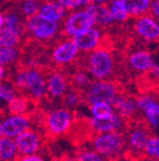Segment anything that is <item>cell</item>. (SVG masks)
<instances>
[{"label": "cell", "mask_w": 159, "mask_h": 161, "mask_svg": "<svg viewBox=\"0 0 159 161\" xmlns=\"http://www.w3.org/2000/svg\"><path fill=\"white\" fill-rule=\"evenodd\" d=\"M46 83H47V94L51 97H62L69 86V80L65 74L56 72V70H47Z\"/></svg>", "instance_id": "obj_10"}, {"label": "cell", "mask_w": 159, "mask_h": 161, "mask_svg": "<svg viewBox=\"0 0 159 161\" xmlns=\"http://www.w3.org/2000/svg\"><path fill=\"white\" fill-rule=\"evenodd\" d=\"M29 116L28 114H19L11 115L3 123V136H16L23 131L29 128Z\"/></svg>", "instance_id": "obj_13"}, {"label": "cell", "mask_w": 159, "mask_h": 161, "mask_svg": "<svg viewBox=\"0 0 159 161\" xmlns=\"http://www.w3.org/2000/svg\"><path fill=\"white\" fill-rule=\"evenodd\" d=\"M145 150L149 156L159 159V136L149 138L146 147H145Z\"/></svg>", "instance_id": "obj_30"}, {"label": "cell", "mask_w": 159, "mask_h": 161, "mask_svg": "<svg viewBox=\"0 0 159 161\" xmlns=\"http://www.w3.org/2000/svg\"><path fill=\"white\" fill-rule=\"evenodd\" d=\"M148 73L151 74L152 77L159 78V64H157V63L152 64V66L150 67V69L148 70Z\"/></svg>", "instance_id": "obj_36"}, {"label": "cell", "mask_w": 159, "mask_h": 161, "mask_svg": "<svg viewBox=\"0 0 159 161\" xmlns=\"http://www.w3.org/2000/svg\"><path fill=\"white\" fill-rule=\"evenodd\" d=\"M119 94L117 84L111 80H97L91 82L85 93V100L89 105L97 102H105V103L112 104L115 98Z\"/></svg>", "instance_id": "obj_3"}, {"label": "cell", "mask_w": 159, "mask_h": 161, "mask_svg": "<svg viewBox=\"0 0 159 161\" xmlns=\"http://www.w3.org/2000/svg\"><path fill=\"white\" fill-rule=\"evenodd\" d=\"M64 102L67 104L68 106L72 108V106H76L78 103H80L81 101V90H78L76 87H70L69 91H66V93L64 94Z\"/></svg>", "instance_id": "obj_29"}, {"label": "cell", "mask_w": 159, "mask_h": 161, "mask_svg": "<svg viewBox=\"0 0 159 161\" xmlns=\"http://www.w3.org/2000/svg\"><path fill=\"white\" fill-rule=\"evenodd\" d=\"M87 53L85 57L86 63L84 67L91 74L92 77L97 80H105L109 77L112 74L115 64L112 54L108 46L101 42L97 48Z\"/></svg>", "instance_id": "obj_1"}, {"label": "cell", "mask_w": 159, "mask_h": 161, "mask_svg": "<svg viewBox=\"0 0 159 161\" xmlns=\"http://www.w3.org/2000/svg\"><path fill=\"white\" fill-rule=\"evenodd\" d=\"M16 143L9 136H3L0 140V161H11L16 157Z\"/></svg>", "instance_id": "obj_23"}, {"label": "cell", "mask_w": 159, "mask_h": 161, "mask_svg": "<svg viewBox=\"0 0 159 161\" xmlns=\"http://www.w3.org/2000/svg\"><path fill=\"white\" fill-rule=\"evenodd\" d=\"M40 16L46 19L60 21L67 15V9L58 3L56 0H44L38 11Z\"/></svg>", "instance_id": "obj_16"}, {"label": "cell", "mask_w": 159, "mask_h": 161, "mask_svg": "<svg viewBox=\"0 0 159 161\" xmlns=\"http://www.w3.org/2000/svg\"><path fill=\"white\" fill-rule=\"evenodd\" d=\"M121 1L131 17H137L142 14H146L149 10L150 0H121Z\"/></svg>", "instance_id": "obj_19"}, {"label": "cell", "mask_w": 159, "mask_h": 161, "mask_svg": "<svg viewBox=\"0 0 159 161\" xmlns=\"http://www.w3.org/2000/svg\"><path fill=\"white\" fill-rule=\"evenodd\" d=\"M89 126H91L92 130L99 132L116 131L121 126V118L116 113H111L105 118H91L89 120Z\"/></svg>", "instance_id": "obj_15"}, {"label": "cell", "mask_w": 159, "mask_h": 161, "mask_svg": "<svg viewBox=\"0 0 159 161\" xmlns=\"http://www.w3.org/2000/svg\"><path fill=\"white\" fill-rule=\"evenodd\" d=\"M13 161H45L41 157L37 154H20L19 157H15Z\"/></svg>", "instance_id": "obj_33"}, {"label": "cell", "mask_w": 159, "mask_h": 161, "mask_svg": "<svg viewBox=\"0 0 159 161\" xmlns=\"http://www.w3.org/2000/svg\"><path fill=\"white\" fill-rule=\"evenodd\" d=\"M64 161H78V159H71V158H66Z\"/></svg>", "instance_id": "obj_40"}, {"label": "cell", "mask_w": 159, "mask_h": 161, "mask_svg": "<svg viewBox=\"0 0 159 161\" xmlns=\"http://www.w3.org/2000/svg\"><path fill=\"white\" fill-rule=\"evenodd\" d=\"M3 16L0 14V28L3 27Z\"/></svg>", "instance_id": "obj_39"}, {"label": "cell", "mask_w": 159, "mask_h": 161, "mask_svg": "<svg viewBox=\"0 0 159 161\" xmlns=\"http://www.w3.org/2000/svg\"><path fill=\"white\" fill-rule=\"evenodd\" d=\"M29 98L28 96H15L8 102V112L11 115H19V114H27L29 110Z\"/></svg>", "instance_id": "obj_22"}, {"label": "cell", "mask_w": 159, "mask_h": 161, "mask_svg": "<svg viewBox=\"0 0 159 161\" xmlns=\"http://www.w3.org/2000/svg\"><path fill=\"white\" fill-rule=\"evenodd\" d=\"M92 118H105L114 113V108L111 104L105 103V102H97L90 105Z\"/></svg>", "instance_id": "obj_28"}, {"label": "cell", "mask_w": 159, "mask_h": 161, "mask_svg": "<svg viewBox=\"0 0 159 161\" xmlns=\"http://www.w3.org/2000/svg\"><path fill=\"white\" fill-rule=\"evenodd\" d=\"M122 136L121 134L109 131V132H101L94 139L92 146L96 152L102 156H112L119 152L122 148Z\"/></svg>", "instance_id": "obj_5"}, {"label": "cell", "mask_w": 159, "mask_h": 161, "mask_svg": "<svg viewBox=\"0 0 159 161\" xmlns=\"http://www.w3.org/2000/svg\"><path fill=\"white\" fill-rule=\"evenodd\" d=\"M5 1H8V3H9V1H10V3H11V1H13V3H19V0H5Z\"/></svg>", "instance_id": "obj_42"}, {"label": "cell", "mask_w": 159, "mask_h": 161, "mask_svg": "<svg viewBox=\"0 0 159 161\" xmlns=\"http://www.w3.org/2000/svg\"><path fill=\"white\" fill-rule=\"evenodd\" d=\"M16 148L20 154H33L39 149V136L30 129H26L16 136Z\"/></svg>", "instance_id": "obj_11"}, {"label": "cell", "mask_w": 159, "mask_h": 161, "mask_svg": "<svg viewBox=\"0 0 159 161\" xmlns=\"http://www.w3.org/2000/svg\"><path fill=\"white\" fill-rule=\"evenodd\" d=\"M79 50L80 49L72 40V38H65L55 46L51 52L50 58L52 63L56 65H68L77 59Z\"/></svg>", "instance_id": "obj_6"}, {"label": "cell", "mask_w": 159, "mask_h": 161, "mask_svg": "<svg viewBox=\"0 0 159 161\" xmlns=\"http://www.w3.org/2000/svg\"><path fill=\"white\" fill-rule=\"evenodd\" d=\"M136 105L142 111L149 123L155 128H159V103L148 95H142L136 100Z\"/></svg>", "instance_id": "obj_12"}, {"label": "cell", "mask_w": 159, "mask_h": 161, "mask_svg": "<svg viewBox=\"0 0 159 161\" xmlns=\"http://www.w3.org/2000/svg\"><path fill=\"white\" fill-rule=\"evenodd\" d=\"M25 28L26 33H29L33 39L46 43L58 34L59 21L46 19L37 13L26 17Z\"/></svg>", "instance_id": "obj_2"}, {"label": "cell", "mask_w": 159, "mask_h": 161, "mask_svg": "<svg viewBox=\"0 0 159 161\" xmlns=\"http://www.w3.org/2000/svg\"><path fill=\"white\" fill-rule=\"evenodd\" d=\"M3 136V124L0 123V136Z\"/></svg>", "instance_id": "obj_41"}, {"label": "cell", "mask_w": 159, "mask_h": 161, "mask_svg": "<svg viewBox=\"0 0 159 161\" xmlns=\"http://www.w3.org/2000/svg\"><path fill=\"white\" fill-rule=\"evenodd\" d=\"M71 125V114L67 108H58L45 118V126L51 136H59L67 132Z\"/></svg>", "instance_id": "obj_8"}, {"label": "cell", "mask_w": 159, "mask_h": 161, "mask_svg": "<svg viewBox=\"0 0 159 161\" xmlns=\"http://www.w3.org/2000/svg\"><path fill=\"white\" fill-rule=\"evenodd\" d=\"M132 29L140 38L147 42L159 39V23L149 13L137 16L132 24Z\"/></svg>", "instance_id": "obj_7"}, {"label": "cell", "mask_w": 159, "mask_h": 161, "mask_svg": "<svg viewBox=\"0 0 159 161\" xmlns=\"http://www.w3.org/2000/svg\"><path fill=\"white\" fill-rule=\"evenodd\" d=\"M77 159L78 161H104L102 157L98 152H94V151H84Z\"/></svg>", "instance_id": "obj_32"}, {"label": "cell", "mask_w": 159, "mask_h": 161, "mask_svg": "<svg viewBox=\"0 0 159 161\" xmlns=\"http://www.w3.org/2000/svg\"><path fill=\"white\" fill-rule=\"evenodd\" d=\"M158 23H159V17H158Z\"/></svg>", "instance_id": "obj_43"}, {"label": "cell", "mask_w": 159, "mask_h": 161, "mask_svg": "<svg viewBox=\"0 0 159 161\" xmlns=\"http://www.w3.org/2000/svg\"><path fill=\"white\" fill-rule=\"evenodd\" d=\"M102 39L104 37H102L100 29L95 26L72 37V40L82 52H90V50L97 48L101 44Z\"/></svg>", "instance_id": "obj_9"}, {"label": "cell", "mask_w": 159, "mask_h": 161, "mask_svg": "<svg viewBox=\"0 0 159 161\" xmlns=\"http://www.w3.org/2000/svg\"><path fill=\"white\" fill-rule=\"evenodd\" d=\"M23 36L9 28H0V45L6 47H17L21 44Z\"/></svg>", "instance_id": "obj_20"}, {"label": "cell", "mask_w": 159, "mask_h": 161, "mask_svg": "<svg viewBox=\"0 0 159 161\" xmlns=\"http://www.w3.org/2000/svg\"><path fill=\"white\" fill-rule=\"evenodd\" d=\"M111 105L112 108L117 110L118 114L122 118L130 116L135 112V108H137L136 102L132 98L128 97L126 95H122V94H118Z\"/></svg>", "instance_id": "obj_18"}, {"label": "cell", "mask_w": 159, "mask_h": 161, "mask_svg": "<svg viewBox=\"0 0 159 161\" xmlns=\"http://www.w3.org/2000/svg\"><path fill=\"white\" fill-rule=\"evenodd\" d=\"M106 3H107V0H91V3L94 5H102Z\"/></svg>", "instance_id": "obj_38"}, {"label": "cell", "mask_w": 159, "mask_h": 161, "mask_svg": "<svg viewBox=\"0 0 159 161\" xmlns=\"http://www.w3.org/2000/svg\"><path fill=\"white\" fill-rule=\"evenodd\" d=\"M5 74H6L5 73V67H3V66L0 64V82H1V80L5 78Z\"/></svg>", "instance_id": "obj_37"}, {"label": "cell", "mask_w": 159, "mask_h": 161, "mask_svg": "<svg viewBox=\"0 0 159 161\" xmlns=\"http://www.w3.org/2000/svg\"><path fill=\"white\" fill-rule=\"evenodd\" d=\"M149 140V136L146 131L142 129H136L129 134V144L132 149L135 150H142L146 147L147 142Z\"/></svg>", "instance_id": "obj_24"}, {"label": "cell", "mask_w": 159, "mask_h": 161, "mask_svg": "<svg viewBox=\"0 0 159 161\" xmlns=\"http://www.w3.org/2000/svg\"><path fill=\"white\" fill-rule=\"evenodd\" d=\"M155 63L151 53L147 49H137L128 56V64L130 68L139 73L148 72Z\"/></svg>", "instance_id": "obj_14"}, {"label": "cell", "mask_w": 159, "mask_h": 161, "mask_svg": "<svg viewBox=\"0 0 159 161\" xmlns=\"http://www.w3.org/2000/svg\"><path fill=\"white\" fill-rule=\"evenodd\" d=\"M87 8L92 13L95 17V26L101 28H108L114 24V20L110 15L108 5L102 3V5H94L90 3Z\"/></svg>", "instance_id": "obj_17"}, {"label": "cell", "mask_w": 159, "mask_h": 161, "mask_svg": "<svg viewBox=\"0 0 159 161\" xmlns=\"http://www.w3.org/2000/svg\"><path fill=\"white\" fill-rule=\"evenodd\" d=\"M91 3V0H72L71 10H76L78 8H86Z\"/></svg>", "instance_id": "obj_35"}, {"label": "cell", "mask_w": 159, "mask_h": 161, "mask_svg": "<svg viewBox=\"0 0 159 161\" xmlns=\"http://www.w3.org/2000/svg\"><path fill=\"white\" fill-rule=\"evenodd\" d=\"M44 0H19L18 3V9L23 17L35 15L39 11V8L41 6Z\"/></svg>", "instance_id": "obj_25"}, {"label": "cell", "mask_w": 159, "mask_h": 161, "mask_svg": "<svg viewBox=\"0 0 159 161\" xmlns=\"http://www.w3.org/2000/svg\"><path fill=\"white\" fill-rule=\"evenodd\" d=\"M16 96V90L13 86H10L7 83H0V100H5L9 102L13 97Z\"/></svg>", "instance_id": "obj_31"}, {"label": "cell", "mask_w": 159, "mask_h": 161, "mask_svg": "<svg viewBox=\"0 0 159 161\" xmlns=\"http://www.w3.org/2000/svg\"><path fill=\"white\" fill-rule=\"evenodd\" d=\"M19 59V52L15 47H6L0 45V64L7 65Z\"/></svg>", "instance_id": "obj_27"}, {"label": "cell", "mask_w": 159, "mask_h": 161, "mask_svg": "<svg viewBox=\"0 0 159 161\" xmlns=\"http://www.w3.org/2000/svg\"><path fill=\"white\" fill-rule=\"evenodd\" d=\"M95 26V17L92 13L87 7L84 9L76 10L69 14L65 18L64 27L60 35H65L67 37H74L78 34L82 33L88 28Z\"/></svg>", "instance_id": "obj_4"}, {"label": "cell", "mask_w": 159, "mask_h": 161, "mask_svg": "<svg viewBox=\"0 0 159 161\" xmlns=\"http://www.w3.org/2000/svg\"><path fill=\"white\" fill-rule=\"evenodd\" d=\"M148 13H149L150 15L154 16L155 18L159 17V0H150Z\"/></svg>", "instance_id": "obj_34"}, {"label": "cell", "mask_w": 159, "mask_h": 161, "mask_svg": "<svg viewBox=\"0 0 159 161\" xmlns=\"http://www.w3.org/2000/svg\"><path fill=\"white\" fill-rule=\"evenodd\" d=\"M108 8H109L114 23H126L127 20L129 19L130 15L127 11L121 0H112Z\"/></svg>", "instance_id": "obj_21"}, {"label": "cell", "mask_w": 159, "mask_h": 161, "mask_svg": "<svg viewBox=\"0 0 159 161\" xmlns=\"http://www.w3.org/2000/svg\"><path fill=\"white\" fill-rule=\"evenodd\" d=\"M91 83V78L88 76V74L84 70L79 69L72 74L71 78L69 80V84H71L72 87H76L78 90H84L89 86Z\"/></svg>", "instance_id": "obj_26"}]
</instances>
